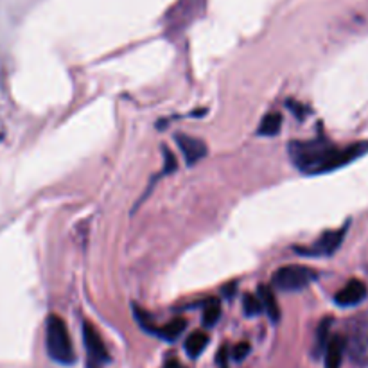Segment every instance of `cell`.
Segmentation results:
<instances>
[{"label":"cell","mask_w":368,"mask_h":368,"mask_svg":"<svg viewBox=\"0 0 368 368\" xmlns=\"http://www.w3.org/2000/svg\"><path fill=\"white\" fill-rule=\"evenodd\" d=\"M365 153H368V140L354 142L345 148H338L322 139L293 140L289 144V158L296 169L305 174L330 173L358 160Z\"/></svg>","instance_id":"obj_1"},{"label":"cell","mask_w":368,"mask_h":368,"mask_svg":"<svg viewBox=\"0 0 368 368\" xmlns=\"http://www.w3.org/2000/svg\"><path fill=\"white\" fill-rule=\"evenodd\" d=\"M45 343L47 352L59 365L76 363L72 338L68 335V327L65 320L58 314H51L45 323Z\"/></svg>","instance_id":"obj_2"},{"label":"cell","mask_w":368,"mask_h":368,"mask_svg":"<svg viewBox=\"0 0 368 368\" xmlns=\"http://www.w3.org/2000/svg\"><path fill=\"white\" fill-rule=\"evenodd\" d=\"M316 279V271L300 264L279 268L273 275V286L282 291H300Z\"/></svg>","instance_id":"obj_3"},{"label":"cell","mask_w":368,"mask_h":368,"mask_svg":"<svg viewBox=\"0 0 368 368\" xmlns=\"http://www.w3.org/2000/svg\"><path fill=\"white\" fill-rule=\"evenodd\" d=\"M83 343L86 348V368H105L110 363V354L98 329L90 322H83Z\"/></svg>","instance_id":"obj_4"},{"label":"cell","mask_w":368,"mask_h":368,"mask_svg":"<svg viewBox=\"0 0 368 368\" xmlns=\"http://www.w3.org/2000/svg\"><path fill=\"white\" fill-rule=\"evenodd\" d=\"M348 224L342 227L338 230H332V232H325L318 241H314L309 248H298V254L309 255V257H314V255H332L339 246H342L343 239H345V233H347Z\"/></svg>","instance_id":"obj_5"},{"label":"cell","mask_w":368,"mask_h":368,"mask_svg":"<svg viewBox=\"0 0 368 368\" xmlns=\"http://www.w3.org/2000/svg\"><path fill=\"white\" fill-rule=\"evenodd\" d=\"M174 140H176L178 148L182 151L187 165H191L192 167V165H196L198 162H201L205 157H207V144H205L201 139L178 133V135L174 137Z\"/></svg>","instance_id":"obj_6"},{"label":"cell","mask_w":368,"mask_h":368,"mask_svg":"<svg viewBox=\"0 0 368 368\" xmlns=\"http://www.w3.org/2000/svg\"><path fill=\"white\" fill-rule=\"evenodd\" d=\"M367 293V284L363 280L352 279L336 293L335 302L338 305H342V307H352V305H358L360 302H363Z\"/></svg>","instance_id":"obj_7"},{"label":"cell","mask_w":368,"mask_h":368,"mask_svg":"<svg viewBox=\"0 0 368 368\" xmlns=\"http://www.w3.org/2000/svg\"><path fill=\"white\" fill-rule=\"evenodd\" d=\"M343 352H345V339L339 335L332 336L325 348V368H342Z\"/></svg>","instance_id":"obj_8"},{"label":"cell","mask_w":368,"mask_h":368,"mask_svg":"<svg viewBox=\"0 0 368 368\" xmlns=\"http://www.w3.org/2000/svg\"><path fill=\"white\" fill-rule=\"evenodd\" d=\"M257 295H259V298H261V302H263V307L268 313V316H270L273 322H279L280 307H279V304H277V298H275L273 289H271L270 286H261Z\"/></svg>","instance_id":"obj_9"},{"label":"cell","mask_w":368,"mask_h":368,"mask_svg":"<svg viewBox=\"0 0 368 368\" xmlns=\"http://www.w3.org/2000/svg\"><path fill=\"white\" fill-rule=\"evenodd\" d=\"M280 128H282V115L277 112H268L259 124V135L273 137L280 132Z\"/></svg>","instance_id":"obj_10"},{"label":"cell","mask_w":368,"mask_h":368,"mask_svg":"<svg viewBox=\"0 0 368 368\" xmlns=\"http://www.w3.org/2000/svg\"><path fill=\"white\" fill-rule=\"evenodd\" d=\"M207 345H208L207 332H204V330H196V332H192V335L185 339V352L191 355V358H198V355L207 348Z\"/></svg>","instance_id":"obj_11"},{"label":"cell","mask_w":368,"mask_h":368,"mask_svg":"<svg viewBox=\"0 0 368 368\" xmlns=\"http://www.w3.org/2000/svg\"><path fill=\"white\" fill-rule=\"evenodd\" d=\"M185 329H187L185 318H174V320H171L169 323H165L164 327L158 329V336L167 339V342H174V339L182 336V332Z\"/></svg>","instance_id":"obj_12"},{"label":"cell","mask_w":368,"mask_h":368,"mask_svg":"<svg viewBox=\"0 0 368 368\" xmlns=\"http://www.w3.org/2000/svg\"><path fill=\"white\" fill-rule=\"evenodd\" d=\"M329 329H330V318H325L316 329V336H314V354L320 355L325 352L327 345H329Z\"/></svg>","instance_id":"obj_13"},{"label":"cell","mask_w":368,"mask_h":368,"mask_svg":"<svg viewBox=\"0 0 368 368\" xmlns=\"http://www.w3.org/2000/svg\"><path fill=\"white\" fill-rule=\"evenodd\" d=\"M221 316V302L217 298H210L207 300L204 307V323L205 327H212L220 320Z\"/></svg>","instance_id":"obj_14"},{"label":"cell","mask_w":368,"mask_h":368,"mask_svg":"<svg viewBox=\"0 0 368 368\" xmlns=\"http://www.w3.org/2000/svg\"><path fill=\"white\" fill-rule=\"evenodd\" d=\"M243 309H245V313L248 314V316H255V314L263 313L264 307L259 295L248 293V295H245V300H243Z\"/></svg>","instance_id":"obj_15"},{"label":"cell","mask_w":368,"mask_h":368,"mask_svg":"<svg viewBox=\"0 0 368 368\" xmlns=\"http://www.w3.org/2000/svg\"><path fill=\"white\" fill-rule=\"evenodd\" d=\"M133 313H135V320L139 322V325L142 327L144 330H148V332H153V335H158V329H155V325H153L151 318L148 316V313L146 311H142L140 307H133Z\"/></svg>","instance_id":"obj_16"},{"label":"cell","mask_w":368,"mask_h":368,"mask_svg":"<svg viewBox=\"0 0 368 368\" xmlns=\"http://www.w3.org/2000/svg\"><path fill=\"white\" fill-rule=\"evenodd\" d=\"M162 153H164V174H169L176 171V157L167 148H162Z\"/></svg>","instance_id":"obj_17"},{"label":"cell","mask_w":368,"mask_h":368,"mask_svg":"<svg viewBox=\"0 0 368 368\" xmlns=\"http://www.w3.org/2000/svg\"><path fill=\"white\" fill-rule=\"evenodd\" d=\"M248 354H250V343L243 342V343H237L236 347H233V358H236L237 361L245 360Z\"/></svg>","instance_id":"obj_18"},{"label":"cell","mask_w":368,"mask_h":368,"mask_svg":"<svg viewBox=\"0 0 368 368\" xmlns=\"http://www.w3.org/2000/svg\"><path fill=\"white\" fill-rule=\"evenodd\" d=\"M288 108H289V110H293V112H295V115H296V117H302V118L305 117V114H304V112H305V108H304V106H302V105H298V102H293V101H289V102H288Z\"/></svg>","instance_id":"obj_19"},{"label":"cell","mask_w":368,"mask_h":368,"mask_svg":"<svg viewBox=\"0 0 368 368\" xmlns=\"http://www.w3.org/2000/svg\"><path fill=\"white\" fill-rule=\"evenodd\" d=\"M165 368H185V367H183V365L180 363V361H178V360H174V358H171V360L167 361V363H165Z\"/></svg>","instance_id":"obj_20"}]
</instances>
